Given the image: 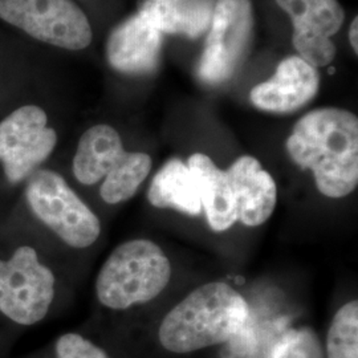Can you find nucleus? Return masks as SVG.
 I'll use <instances>...</instances> for the list:
<instances>
[{
	"label": "nucleus",
	"instance_id": "nucleus-1",
	"mask_svg": "<svg viewBox=\"0 0 358 358\" xmlns=\"http://www.w3.org/2000/svg\"><path fill=\"white\" fill-rule=\"evenodd\" d=\"M287 152L297 166L313 173L322 195L348 196L358 185L357 115L338 108L309 112L296 122Z\"/></svg>",
	"mask_w": 358,
	"mask_h": 358
},
{
	"label": "nucleus",
	"instance_id": "nucleus-2",
	"mask_svg": "<svg viewBox=\"0 0 358 358\" xmlns=\"http://www.w3.org/2000/svg\"><path fill=\"white\" fill-rule=\"evenodd\" d=\"M247 319L248 304L242 294L226 282H208L167 313L158 337L169 352L192 353L226 343Z\"/></svg>",
	"mask_w": 358,
	"mask_h": 358
},
{
	"label": "nucleus",
	"instance_id": "nucleus-3",
	"mask_svg": "<svg viewBox=\"0 0 358 358\" xmlns=\"http://www.w3.org/2000/svg\"><path fill=\"white\" fill-rule=\"evenodd\" d=\"M152 158L127 152L115 128L100 124L80 138L73 158V176L85 186L101 182L100 196L108 205L127 202L136 195L152 170Z\"/></svg>",
	"mask_w": 358,
	"mask_h": 358
},
{
	"label": "nucleus",
	"instance_id": "nucleus-4",
	"mask_svg": "<svg viewBox=\"0 0 358 358\" xmlns=\"http://www.w3.org/2000/svg\"><path fill=\"white\" fill-rule=\"evenodd\" d=\"M171 279V263L158 244L133 239L118 244L96 278V296L115 310L145 304L161 294Z\"/></svg>",
	"mask_w": 358,
	"mask_h": 358
},
{
	"label": "nucleus",
	"instance_id": "nucleus-5",
	"mask_svg": "<svg viewBox=\"0 0 358 358\" xmlns=\"http://www.w3.org/2000/svg\"><path fill=\"white\" fill-rule=\"evenodd\" d=\"M26 182L29 211L60 241L80 250L97 242L100 219L59 173L38 169Z\"/></svg>",
	"mask_w": 358,
	"mask_h": 358
},
{
	"label": "nucleus",
	"instance_id": "nucleus-6",
	"mask_svg": "<svg viewBox=\"0 0 358 358\" xmlns=\"http://www.w3.org/2000/svg\"><path fill=\"white\" fill-rule=\"evenodd\" d=\"M56 294V278L32 245H20L0 259V313L31 327L44 320Z\"/></svg>",
	"mask_w": 358,
	"mask_h": 358
},
{
	"label": "nucleus",
	"instance_id": "nucleus-7",
	"mask_svg": "<svg viewBox=\"0 0 358 358\" xmlns=\"http://www.w3.org/2000/svg\"><path fill=\"white\" fill-rule=\"evenodd\" d=\"M0 19L64 50H84L92 41L90 20L72 0H0Z\"/></svg>",
	"mask_w": 358,
	"mask_h": 358
},
{
	"label": "nucleus",
	"instance_id": "nucleus-8",
	"mask_svg": "<svg viewBox=\"0 0 358 358\" xmlns=\"http://www.w3.org/2000/svg\"><path fill=\"white\" fill-rule=\"evenodd\" d=\"M208 29L198 76L220 84L235 75L248 51L254 31L250 0H217Z\"/></svg>",
	"mask_w": 358,
	"mask_h": 358
},
{
	"label": "nucleus",
	"instance_id": "nucleus-9",
	"mask_svg": "<svg viewBox=\"0 0 358 358\" xmlns=\"http://www.w3.org/2000/svg\"><path fill=\"white\" fill-rule=\"evenodd\" d=\"M57 143L47 113L24 105L0 121V164L11 185L26 182L53 153Z\"/></svg>",
	"mask_w": 358,
	"mask_h": 358
},
{
	"label": "nucleus",
	"instance_id": "nucleus-10",
	"mask_svg": "<svg viewBox=\"0 0 358 358\" xmlns=\"http://www.w3.org/2000/svg\"><path fill=\"white\" fill-rule=\"evenodd\" d=\"M294 24V41L300 57L312 66L332 63L336 56L333 35L344 23L345 13L338 0H276Z\"/></svg>",
	"mask_w": 358,
	"mask_h": 358
},
{
	"label": "nucleus",
	"instance_id": "nucleus-11",
	"mask_svg": "<svg viewBox=\"0 0 358 358\" xmlns=\"http://www.w3.org/2000/svg\"><path fill=\"white\" fill-rule=\"evenodd\" d=\"M320 76L315 66L300 56H289L278 66L275 75L251 90V103L272 113H292L315 99Z\"/></svg>",
	"mask_w": 358,
	"mask_h": 358
},
{
	"label": "nucleus",
	"instance_id": "nucleus-12",
	"mask_svg": "<svg viewBox=\"0 0 358 358\" xmlns=\"http://www.w3.org/2000/svg\"><path fill=\"white\" fill-rule=\"evenodd\" d=\"M162 34L142 13L115 27L108 38L106 57L115 69L127 75L149 73L158 65Z\"/></svg>",
	"mask_w": 358,
	"mask_h": 358
},
{
	"label": "nucleus",
	"instance_id": "nucleus-13",
	"mask_svg": "<svg viewBox=\"0 0 358 358\" xmlns=\"http://www.w3.org/2000/svg\"><path fill=\"white\" fill-rule=\"evenodd\" d=\"M238 205V220L257 227L272 217L278 203L276 182L260 162L251 157L238 158L226 171Z\"/></svg>",
	"mask_w": 358,
	"mask_h": 358
},
{
	"label": "nucleus",
	"instance_id": "nucleus-14",
	"mask_svg": "<svg viewBox=\"0 0 358 358\" xmlns=\"http://www.w3.org/2000/svg\"><path fill=\"white\" fill-rule=\"evenodd\" d=\"M187 166L196 176L201 202L210 227L217 232L231 229L238 222V205L223 170L206 154H192Z\"/></svg>",
	"mask_w": 358,
	"mask_h": 358
},
{
	"label": "nucleus",
	"instance_id": "nucleus-15",
	"mask_svg": "<svg viewBox=\"0 0 358 358\" xmlns=\"http://www.w3.org/2000/svg\"><path fill=\"white\" fill-rule=\"evenodd\" d=\"M214 0H138L145 15L161 34L198 38L211 24Z\"/></svg>",
	"mask_w": 358,
	"mask_h": 358
},
{
	"label": "nucleus",
	"instance_id": "nucleus-16",
	"mask_svg": "<svg viewBox=\"0 0 358 358\" xmlns=\"http://www.w3.org/2000/svg\"><path fill=\"white\" fill-rule=\"evenodd\" d=\"M148 199L157 208H174L192 217L202 213L196 176L178 158L169 159L157 171L148 192Z\"/></svg>",
	"mask_w": 358,
	"mask_h": 358
},
{
	"label": "nucleus",
	"instance_id": "nucleus-17",
	"mask_svg": "<svg viewBox=\"0 0 358 358\" xmlns=\"http://www.w3.org/2000/svg\"><path fill=\"white\" fill-rule=\"evenodd\" d=\"M327 357L358 358V301L352 300L333 317L327 337Z\"/></svg>",
	"mask_w": 358,
	"mask_h": 358
},
{
	"label": "nucleus",
	"instance_id": "nucleus-18",
	"mask_svg": "<svg viewBox=\"0 0 358 358\" xmlns=\"http://www.w3.org/2000/svg\"><path fill=\"white\" fill-rule=\"evenodd\" d=\"M271 358H324V353L316 333L309 328H299L282 336Z\"/></svg>",
	"mask_w": 358,
	"mask_h": 358
},
{
	"label": "nucleus",
	"instance_id": "nucleus-19",
	"mask_svg": "<svg viewBox=\"0 0 358 358\" xmlns=\"http://www.w3.org/2000/svg\"><path fill=\"white\" fill-rule=\"evenodd\" d=\"M56 358H110L100 346L78 333H65L56 341Z\"/></svg>",
	"mask_w": 358,
	"mask_h": 358
},
{
	"label": "nucleus",
	"instance_id": "nucleus-20",
	"mask_svg": "<svg viewBox=\"0 0 358 358\" xmlns=\"http://www.w3.org/2000/svg\"><path fill=\"white\" fill-rule=\"evenodd\" d=\"M358 19L355 17V20L352 22V26H350V31H349V38H350V44L353 47V50L357 53L358 51Z\"/></svg>",
	"mask_w": 358,
	"mask_h": 358
}]
</instances>
